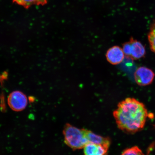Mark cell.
Here are the masks:
<instances>
[{"label": "cell", "mask_w": 155, "mask_h": 155, "mask_svg": "<svg viewBox=\"0 0 155 155\" xmlns=\"http://www.w3.org/2000/svg\"><path fill=\"white\" fill-rule=\"evenodd\" d=\"M148 38L151 49L155 53V22L151 26Z\"/></svg>", "instance_id": "10"}, {"label": "cell", "mask_w": 155, "mask_h": 155, "mask_svg": "<svg viewBox=\"0 0 155 155\" xmlns=\"http://www.w3.org/2000/svg\"><path fill=\"white\" fill-rule=\"evenodd\" d=\"M85 132L88 143L110 146V140L109 138L101 136L87 129H85Z\"/></svg>", "instance_id": "8"}, {"label": "cell", "mask_w": 155, "mask_h": 155, "mask_svg": "<svg viewBox=\"0 0 155 155\" xmlns=\"http://www.w3.org/2000/svg\"><path fill=\"white\" fill-rule=\"evenodd\" d=\"M134 78L139 86H144L150 85L154 80L155 74L152 70L148 68L139 67L135 71Z\"/></svg>", "instance_id": "5"}, {"label": "cell", "mask_w": 155, "mask_h": 155, "mask_svg": "<svg viewBox=\"0 0 155 155\" xmlns=\"http://www.w3.org/2000/svg\"><path fill=\"white\" fill-rule=\"evenodd\" d=\"M63 133L65 144L73 150L83 148L88 143L84 129H79L67 124L64 127Z\"/></svg>", "instance_id": "2"}, {"label": "cell", "mask_w": 155, "mask_h": 155, "mask_svg": "<svg viewBox=\"0 0 155 155\" xmlns=\"http://www.w3.org/2000/svg\"><path fill=\"white\" fill-rule=\"evenodd\" d=\"M125 57L123 48L119 46H114L110 48L106 54L107 60L110 63L114 65L121 63Z\"/></svg>", "instance_id": "6"}, {"label": "cell", "mask_w": 155, "mask_h": 155, "mask_svg": "<svg viewBox=\"0 0 155 155\" xmlns=\"http://www.w3.org/2000/svg\"><path fill=\"white\" fill-rule=\"evenodd\" d=\"M122 155H143L142 151L139 147L134 146L131 148H127L124 150L122 153Z\"/></svg>", "instance_id": "11"}, {"label": "cell", "mask_w": 155, "mask_h": 155, "mask_svg": "<svg viewBox=\"0 0 155 155\" xmlns=\"http://www.w3.org/2000/svg\"><path fill=\"white\" fill-rule=\"evenodd\" d=\"M8 102L12 109L15 111H20L26 107L28 99L24 93L16 91L9 94Z\"/></svg>", "instance_id": "4"}, {"label": "cell", "mask_w": 155, "mask_h": 155, "mask_svg": "<svg viewBox=\"0 0 155 155\" xmlns=\"http://www.w3.org/2000/svg\"><path fill=\"white\" fill-rule=\"evenodd\" d=\"M148 115L144 104L133 98H127L120 102L113 112L118 128L129 134L142 130Z\"/></svg>", "instance_id": "1"}, {"label": "cell", "mask_w": 155, "mask_h": 155, "mask_svg": "<svg viewBox=\"0 0 155 155\" xmlns=\"http://www.w3.org/2000/svg\"><path fill=\"white\" fill-rule=\"evenodd\" d=\"M13 3L28 9L33 5H44L48 3V0H12Z\"/></svg>", "instance_id": "9"}, {"label": "cell", "mask_w": 155, "mask_h": 155, "mask_svg": "<svg viewBox=\"0 0 155 155\" xmlns=\"http://www.w3.org/2000/svg\"><path fill=\"white\" fill-rule=\"evenodd\" d=\"M110 146L88 143L84 147V154L87 155H104L107 154Z\"/></svg>", "instance_id": "7"}, {"label": "cell", "mask_w": 155, "mask_h": 155, "mask_svg": "<svg viewBox=\"0 0 155 155\" xmlns=\"http://www.w3.org/2000/svg\"><path fill=\"white\" fill-rule=\"evenodd\" d=\"M123 51L126 57L132 60H137L145 55L144 46L140 42L132 38L123 45Z\"/></svg>", "instance_id": "3"}]
</instances>
